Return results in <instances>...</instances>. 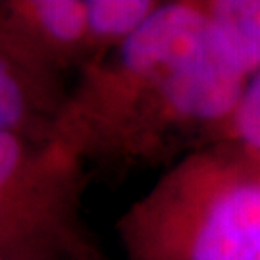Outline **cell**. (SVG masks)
Returning <instances> with one entry per match:
<instances>
[{
  "instance_id": "cell-1",
  "label": "cell",
  "mask_w": 260,
  "mask_h": 260,
  "mask_svg": "<svg viewBox=\"0 0 260 260\" xmlns=\"http://www.w3.org/2000/svg\"><path fill=\"white\" fill-rule=\"evenodd\" d=\"M245 83L197 0L162 2L120 48L75 75L52 139L87 172L168 168L216 143Z\"/></svg>"
},
{
  "instance_id": "cell-2",
  "label": "cell",
  "mask_w": 260,
  "mask_h": 260,
  "mask_svg": "<svg viewBox=\"0 0 260 260\" xmlns=\"http://www.w3.org/2000/svg\"><path fill=\"white\" fill-rule=\"evenodd\" d=\"M127 260H260V170L216 143L162 172L116 222Z\"/></svg>"
},
{
  "instance_id": "cell-3",
  "label": "cell",
  "mask_w": 260,
  "mask_h": 260,
  "mask_svg": "<svg viewBox=\"0 0 260 260\" xmlns=\"http://www.w3.org/2000/svg\"><path fill=\"white\" fill-rule=\"evenodd\" d=\"M87 177L56 139L0 131V260H106L85 218Z\"/></svg>"
},
{
  "instance_id": "cell-4",
  "label": "cell",
  "mask_w": 260,
  "mask_h": 260,
  "mask_svg": "<svg viewBox=\"0 0 260 260\" xmlns=\"http://www.w3.org/2000/svg\"><path fill=\"white\" fill-rule=\"evenodd\" d=\"M68 89V77L47 64L0 16V131L52 139Z\"/></svg>"
},
{
  "instance_id": "cell-5",
  "label": "cell",
  "mask_w": 260,
  "mask_h": 260,
  "mask_svg": "<svg viewBox=\"0 0 260 260\" xmlns=\"http://www.w3.org/2000/svg\"><path fill=\"white\" fill-rule=\"evenodd\" d=\"M0 16L64 77L93 62L85 0H0Z\"/></svg>"
},
{
  "instance_id": "cell-6",
  "label": "cell",
  "mask_w": 260,
  "mask_h": 260,
  "mask_svg": "<svg viewBox=\"0 0 260 260\" xmlns=\"http://www.w3.org/2000/svg\"><path fill=\"white\" fill-rule=\"evenodd\" d=\"M214 37L237 72H260V0H197Z\"/></svg>"
},
{
  "instance_id": "cell-7",
  "label": "cell",
  "mask_w": 260,
  "mask_h": 260,
  "mask_svg": "<svg viewBox=\"0 0 260 260\" xmlns=\"http://www.w3.org/2000/svg\"><path fill=\"white\" fill-rule=\"evenodd\" d=\"M89 48L94 66L139 31L162 4L160 0H85ZM89 66V68H91ZM87 70V68H85Z\"/></svg>"
},
{
  "instance_id": "cell-8",
  "label": "cell",
  "mask_w": 260,
  "mask_h": 260,
  "mask_svg": "<svg viewBox=\"0 0 260 260\" xmlns=\"http://www.w3.org/2000/svg\"><path fill=\"white\" fill-rule=\"evenodd\" d=\"M216 143L232 147L260 170V72L247 79Z\"/></svg>"
}]
</instances>
